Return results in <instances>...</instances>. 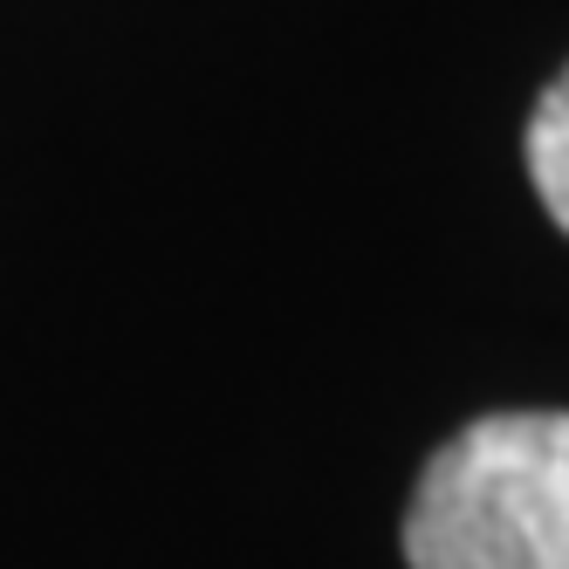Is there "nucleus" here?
Returning a JSON list of instances; mask_svg holds the SVG:
<instances>
[{"label":"nucleus","mask_w":569,"mask_h":569,"mask_svg":"<svg viewBox=\"0 0 569 569\" xmlns=\"http://www.w3.org/2000/svg\"><path fill=\"white\" fill-rule=\"evenodd\" d=\"M412 569H569V412H487L426 460Z\"/></svg>","instance_id":"f257e3e1"},{"label":"nucleus","mask_w":569,"mask_h":569,"mask_svg":"<svg viewBox=\"0 0 569 569\" xmlns=\"http://www.w3.org/2000/svg\"><path fill=\"white\" fill-rule=\"evenodd\" d=\"M528 179H536L549 220L569 233V69L542 90L536 117H528Z\"/></svg>","instance_id":"f03ea898"}]
</instances>
